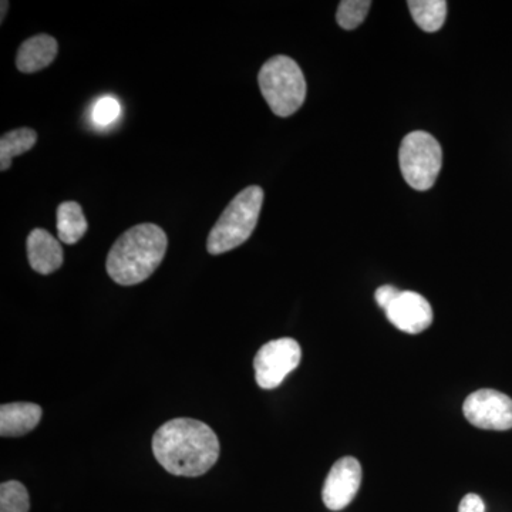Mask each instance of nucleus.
Here are the masks:
<instances>
[{
  "instance_id": "nucleus-16",
  "label": "nucleus",
  "mask_w": 512,
  "mask_h": 512,
  "mask_svg": "<svg viewBox=\"0 0 512 512\" xmlns=\"http://www.w3.org/2000/svg\"><path fill=\"white\" fill-rule=\"evenodd\" d=\"M29 493L19 481L0 485V512H29Z\"/></svg>"
},
{
  "instance_id": "nucleus-15",
  "label": "nucleus",
  "mask_w": 512,
  "mask_h": 512,
  "mask_svg": "<svg viewBox=\"0 0 512 512\" xmlns=\"http://www.w3.org/2000/svg\"><path fill=\"white\" fill-rule=\"evenodd\" d=\"M413 20L424 32L434 33L443 28L447 16L444 0H410L407 2Z\"/></svg>"
},
{
  "instance_id": "nucleus-14",
  "label": "nucleus",
  "mask_w": 512,
  "mask_h": 512,
  "mask_svg": "<svg viewBox=\"0 0 512 512\" xmlns=\"http://www.w3.org/2000/svg\"><path fill=\"white\" fill-rule=\"evenodd\" d=\"M37 133L32 128H18L0 138V170H9L15 157L28 153L35 147Z\"/></svg>"
},
{
  "instance_id": "nucleus-11",
  "label": "nucleus",
  "mask_w": 512,
  "mask_h": 512,
  "mask_svg": "<svg viewBox=\"0 0 512 512\" xmlns=\"http://www.w3.org/2000/svg\"><path fill=\"white\" fill-rule=\"evenodd\" d=\"M42 407L35 403H9L0 407V436L22 437L42 420Z\"/></svg>"
},
{
  "instance_id": "nucleus-7",
  "label": "nucleus",
  "mask_w": 512,
  "mask_h": 512,
  "mask_svg": "<svg viewBox=\"0 0 512 512\" xmlns=\"http://www.w3.org/2000/svg\"><path fill=\"white\" fill-rule=\"evenodd\" d=\"M464 416L483 430L512 429V399L497 390L483 389L471 393L463 406Z\"/></svg>"
},
{
  "instance_id": "nucleus-13",
  "label": "nucleus",
  "mask_w": 512,
  "mask_h": 512,
  "mask_svg": "<svg viewBox=\"0 0 512 512\" xmlns=\"http://www.w3.org/2000/svg\"><path fill=\"white\" fill-rule=\"evenodd\" d=\"M89 224L82 207L74 201L62 202L57 208V235L66 245H74L86 235Z\"/></svg>"
},
{
  "instance_id": "nucleus-10",
  "label": "nucleus",
  "mask_w": 512,
  "mask_h": 512,
  "mask_svg": "<svg viewBox=\"0 0 512 512\" xmlns=\"http://www.w3.org/2000/svg\"><path fill=\"white\" fill-rule=\"evenodd\" d=\"M28 258L33 271L50 275L63 265V248L46 229L36 228L28 237Z\"/></svg>"
},
{
  "instance_id": "nucleus-4",
  "label": "nucleus",
  "mask_w": 512,
  "mask_h": 512,
  "mask_svg": "<svg viewBox=\"0 0 512 512\" xmlns=\"http://www.w3.org/2000/svg\"><path fill=\"white\" fill-rule=\"evenodd\" d=\"M258 82L262 96L276 116H292L305 103V76L291 57L281 55L269 59L259 72Z\"/></svg>"
},
{
  "instance_id": "nucleus-3",
  "label": "nucleus",
  "mask_w": 512,
  "mask_h": 512,
  "mask_svg": "<svg viewBox=\"0 0 512 512\" xmlns=\"http://www.w3.org/2000/svg\"><path fill=\"white\" fill-rule=\"evenodd\" d=\"M262 204L264 190L258 185H251L239 192L211 229L207 251L211 255H221L245 244L258 225Z\"/></svg>"
},
{
  "instance_id": "nucleus-1",
  "label": "nucleus",
  "mask_w": 512,
  "mask_h": 512,
  "mask_svg": "<svg viewBox=\"0 0 512 512\" xmlns=\"http://www.w3.org/2000/svg\"><path fill=\"white\" fill-rule=\"evenodd\" d=\"M220 451L217 434L200 420L168 421L153 437L154 457L177 477L204 476L217 463Z\"/></svg>"
},
{
  "instance_id": "nucleus-17",
  "label": "nucleus",
  "mask_w": 512,
  "mask_h": 512,
  "mask_svg": "<svg viewBox=\"0 0 512 512\" xmlns=\"http://www.w3.org/2000/svg\"><path fill=\"white\" fill-rule=\"evenodd\" d=\"M370 8H372V2L369 0H343L339 3L336 20L342 29H356L365 22Z\"/></svg>"
},
{
  "instance_id": "nucleus-8",
  "label": "nucleus",
  "mask_w": 512,
  "mask_h": 512,
  "mask_svg": "<svg viewBox=\"0 0 512 512\" xmlns=\"http://www.w3.org/2000/svg\"><path fill=\"white\" fill-rule=\"evenodd\" d=\"M362 484V466L353 457H343L330 468L322 500L330 511H340L355 500Z\"/></svg>"
},
{
  "instance_id": "nucleus-19",
  "label": "nucleus",
  "mask_w": 512,
  "mask_h": 512,
  "mask_svg": "<svg viewBox=\"0 0 512 512\" xmlns=\"http://www.w3.org/2000/svg\"><path fill=\"white\" fill-rule=\"evenodd\" d=\"M399 289L394 288L392 285H383L380 286L379 289H377L375 293V299L377 302V305L380 306V308L383 309V311H386L387 308H389L390 305H392L394 299L399 296Z\"/></svg>"
},
{
  "instance_id": "nucleus-12",
  "label": "nucleus",
  "mask_w": 512,
  "mask_h": 512,
  "mask_svg": "<svg viewBox=\"0 0 512 512\" xmlns=\"http://www.w3.org/2000/svg\"><path fill=\"white\" fill-rule=\"evenodd\" d=\"M57 45L55 37L37 35L30 37L20 45L16 56V67L22 73H36L46 69L56 59Z\"/></svg>"
},
{
  "instance_id": "nucleus-5",
  "label": "nucleus",
  "mask_w": 512,
  "mask_h": 512,
  "mask_svg": "<svg viewBox=\"0 0 512 512\" xmlns=\"http://www.w3.org/2000/svg\"><path fill=\"white\" fill-rule=\"evenodd\" d=\"M404 181L417 191L436 184L443 164L440 143L426 131H413L403 138L399 151Z\"/></svg>"
},
{
  "instance_id": "nucleus-6",
  "label": "nucleus",
  "mask_w": 512,
  "mask_h": 512,
  "mask_svg": "<svg viewBox=\"0 0 512 512\" xmlns=\"http://www.w3.org/2000/svg\"><path fill=\"white\" fill-rule=\"evenodd\" d=\"M302 349L295 339L271 340L256 353L255 379L261 389L272 390L281 386L285 377L299 366Z\"/></svg>"
},
{
  "instance_id": "nucleus-2",
  "label": "nucleus",
  "mask_w": 512,
  "mask_h": 512,
  "mask_svg": "<svg viewBox=\"0 0 512 512\" xmlns=\"http://www.w3.org/2000/svg\"><path fill=\"white\" fill-rule=\"evenodd\" d=\"M167 247V235L158 225H136L111 247L107 255V274L119 285L141 284L161 265Z\"/></svg>"
},
{
  "instance_id": "nucleus-21",
  "label": "nucleus",
  "mask_w": 512,
  "mask_h": 512,
  "mask_svg": "<svg viewBox=\"0 0 512 512\" xmlns=\"http://www.w3.org/2000/svg\"><path fill=\"white\" fill-rule=\"evenodd\" d=\"M8 6H9V2H5V0H3V2H2V16H0V18H2V22H3V20H5V12H8Z\"/></svg>"
},
{
  "instance_id": "nucleus-18",
  "label": "nucleus",
  "mask_w": 512,
  "mask_h": 512,
  "mask_svg": "<svg viewBox=\"0 0 512 512\" xmlns=\"http://www.w3.org/2000/svg\"><path fill=\"white\" fill-rule=\"evenodd\" d=\"M121 116L120 101L111 96L101 97L93 109V120L99 126H109Z\"/></svg>"
},
{
  "instance_id": "nucleus-9",
  "label": "nucleus",
  "mask_w": 512,
  "mask_h": 512,
  "mask_svg": "<svg viewBox=\"0 0 512 512\" xmlns=\"http://www.w3.org/2000/svg\"><path fill=\"white\" fill-rule=\"evenodd\" d=\"M384 312L393 326L410 335L424 332L433 323V309L429 301L417 292L400 291Z\"/></svg>"
},
{
  "instance_id": "nucleus-20",
  "label": "nucleus",
  "mask_w": 512,
  "mask_h": 512,
  "mask_svg": "<svg viewBox=\"0 0 512 512\" xmlns=\"http://www.w3.org/2000/svg\"><path fill=\"white\" fill-rule=\"evenodd\" d=\"M458 512H485L484 501L481 500L480 495L467 494L466 497L461 500Z\"/></svg>"
}]
</instances>
